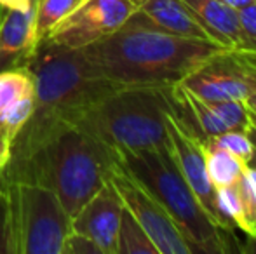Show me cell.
<instances>
[{
    "mask_svg": "<svg viewBox=\"0 0 256 254\" xmlns=\"http://www.w3.org/2000/svg\"><path fill=\"white\" fill-rule=\"evenodd\" d=\"M251 162H253V164H254V166H256V159H254V157H253V160H251Z\"/></svg>",
    "mask_w": 256,
    "mask_h": 254,
    "instance_id": "30",
    "label": "cell"
},
{
    "mask_svg": "<svg viewBox=\"0 0 256 254\" xmlns=\"http://www.w3.org/2000/svg\"><path fill=\"white\" fill-rule=\"evenodd\" d=\"M237 192H239L240 207H242L244 230L248 237L256 235V166L250 162L239 180L236 181Z\"/></svg>",
    "mask_w": 256,
    "mask_h": 254,
    "instance_id": "19",
    "label": "cell"
},
{
    "mask_svg": "<svg viewBox=\"0 0 256 254\" xmlns=\"http://www.w3.org/2000/svg\"><path fill=\"white\" fill-rule=\"evenodd\" d=\"M206 146V169H208L209 180H211L212 187H226L232 185L239 180L242 171L246 169L248 164L234 157L232 153L225 152L222 148H214V146Z\"/></svg>",
    "mask_w": 256,
    "mask_h": 254,
    "instance_id": "16",
    "label": "cell"
},
{
    "mask_svg": "<svg viewBox=\"0 0 256 254\" xmlns=\"http://www.w3.org/2000/svg\"><path fill=\"white\" fill-rule=\"evenodd\" d=\"M35 92V80L28 66L0 71V122L6 113L23 98Z\"/></svg>",
    "mask_w": 256,
    "mask_h": 254,
    "instance_id": "15",
    "label": "cell"
},
{
    "mask_svg": "<svg viewBox=\"0 0 256 254\" xmlns=\"http://www.w3.org/2000/svg\"><path fill=\"white\" fill-rule=\"evenodd\" d=\"M122 211L124 204L115 187L108 180L72 218L70 230L91 239L100 248L102 254H117V237Z\"/></svg>",
    "mask_w": 256,
    "mask_h": 254,
    "instance_id": "12",
    "label": "cell"
},
{
    "mask_svg": "<svg viewBox=\"0 0 256 254\" xmlns=\"http://www.w3.org/2000/svg\"><path fill=\"white\" fill-rule=\"evenodd\" d=\"M204 145L225 150V152L232 153L239 160H242L244 164H250L254 157V146L248 129L246 131H226L223 134L208 139Z\"/></svg>",
    "mask_w": 256,
    "mask_h": 254,
    "instance_id": "20",
    "label": "cell"
},
{
    "mask_svg": "<svg viewBox=\"0 0 256 254\" xmlns=\"http://www.w3.org/2000/svg\"><path fill=\"white\" fill-rule=\"evenodd\" d=\"M239 17L248 38L251 40V44H253L256 51V2L244 7V9H239Z\"/></svg>",
    "mask_w": 256,
    "mask_h": 254,
    "instance_id": "22",
    "label": "cell"
},
{
    "mask_svg": "<svg viewBox=\"0 0 256 254\" xmlns=\"http://www.w3.org/2000/svg\"><path fill=\"white\" fill-rule=\"evenodd\" d=\"M172 87L118 85L92 103L75 127L114 152L169 146L168 117L178 112Z\"/></svg>",
    "mask_w": 256,
    "mask_h": 254,
    "instance_id": "4",
    "label": "cell"
},
{
    "mask_svg": "<svg viewBox=\"0 0 256 254\" xmlns=\"http://www.w3.org/2000/svg\"><path fill=\"white\" fill-rule=\"evenodd\" d=\"M180 85L208 101H246L256 92V52L226 49L196 68Z\"/></svg>",
    "mask_w": 256,
    "mask_h": 254,
    "instance_id": "7",
    "label": "cell"
},
{
    "mask_svg": "<svg viewBox=\"0 0 256 254\" xmlns=\"http://www.w3.org/2000/svg\"><path fill=\"white\" fill-rule=\"evenodd\" d=\"M244 103H246L248 110H251L253 113H256V92H253V94H251Z\"/></svg>",
    "mask_w": 256,
    "mask_h": 254,
    "instance_id": "26",
    "label": "cell"
},
{
    "mask_svg": "<svg viewBox=\"0 0 256 254\" xmlns=\"http://www.w3.org/2000/svg\"><path fill=\"white\" fill-rule=\"evenodd\" d=\"M61 254H102V251L91 239L70 230L63 244V253Z\"/></svg>",
    "mask_w": 256,
    "mask_h": 254,
    "instance_id": "21",
    "label": "cell"
},
{
    "mask_svg": "<svg viewBox=\"0 0 256 254\" xmlns=\"http://www.w3.org/2000/svg\"><path fill=\"white\" fill-rule=\"evenodd\" d=\"M178 113V112H176ZM176 113H169L168 117V134H169V148L174 157L180 173L183 174L185 181L200 200L208 214L223 228L220 213L216 209L214 187L209 180L208 169H206V146L204 141L192 131ZM230 232V230H226ZM234 234V232H232Z\"/></svg>",
    "mask_w": 256,
    "mask_h": 254,
    "instance_id": "10",
    "label": "cell"
},
{
    "mask_svg": "<svg viewBox=\"0 0 256 254\" xmlns=\"http://www.w3.org/2000/svg\"><path fill=\"white\" fill-rule=\"evenodd\" d=\"M2 3H4V0H0V5H2Z\"/></svg>",
    "mask_w": 256,
    "mask_h": 254,
    "instance_id": "32",
    "label": "cell"
},
{
    "mask_svg": "<svg viewBox=\"0 0 256 254\" xmlns=\"http://www.w3.org/2000/svg\"><path fill=\"white\" fill-rule=\"evenodd\" d=\"M4 188V169H0V192Z\"/></svg>",
    "mask_w": 256,
    "mask_h": 254,
    "instance_id": "29",
    "label": "cell"
},
{
    "mask_svg": "<svg viewBox=\"0 0 256 254\" xmlns=\"http://www.w3.org/2000/svg\"><path fill=\"white\" fill-rule=\"evenodd\" d=\"M136 12L134 0H80L40 44L82 49L120 30Z\"/></svg>",
    "mask_w": 256,
    "mask_h": 254,
    "instance_id": "8",
    "label": "cell"
},
{
    "mask_svg": "<svg viewBox=\"0 0 256 254\" xmlns=\"http://www.w3.org/2000/svg\"><path fill=\"white\" fill-rule=\"evenodd\" d=\"M172 96L178 108L176 115L204 143L226 131H246L251 126L244 101H208L180 84L172 87Z\"/></svg>",
    "mask_w": 256,
    "mask_h": 254,
    "instance_id": "11",
    "label": "cell"
},
{
    "mask_svg": "<svg viewBox=\"0 0 256 254\" xmlns=\"http://www.w3.org/2000/svg\"><path fill=\"white\" fill-rule=\"evenodd\" d=\"M10 150H12V138L7 131L0 129V169H4L9 164Z\"/></svg>",
    "mask_w": 256,
    "mask_h": 254,
    "instance_id": "23",
    "label": "cell"
},
{
    "mask_svg": "<svg viewBox=\"0 0 256 254\" xmlns=\"http://www.w3.org/2000/svg\"><path fill=\"white\" fill-rule=\"evenodd\" d=\"M115 169V152L72 126L40 145L32 155L4 167V181H26L49 188L72 218Z\"/></svg>",
    "mask_w": 256,
    "mask_h": 254,
    "instance_id": "3",
    "label": "cell"
},
{
    "mask_svg": "<svg viewBox=\"0 0 256 254\" xmlns=\"http://www.w3.org/2000/svg\"><path fill=\"white\" fill-rule=\"evenodd\" d=\"M37 47L35 9L0 7V71L26 66Z\"/></svg>",
    "mask_w": 256,
    "mask_h": 254,
    "instance_id": "13",
    "label": "cell"
},
{
    "mask_svg": "<svg viewBox=\"0 0 256 254\" xmlns=\"http://www.w3.org/2000/svg\"><path fill=\"white\" fill-rule=\"evenodd\" d=\"M78 3H80V0H37V5H35V33H37L38 44Z\"/></svg>",
    "mask_w": 256,
    "mask_h": 254,
    "instance_id": "18",
    "label": "cell"
},
{
    "mask_svg": "<svg viewBox=\"0 0 256 254\" xmlns=\"http://www.w3.org/2000/svg\"><path fill=\"white\" fill-rule=\"evenodd\" d=\"M108 180L115 187L124 207L146 232L158 254H196L171 214L134 178L115 164Z\"/></svg>",
    "mask_w": 256,
    "mask_h": 254,
    "instance_id": "9",
    "label": "cell"
},
{
    "mask_svg": "<svg viewBox=\"0 0 256 254\" xmlns=\"http://www.w3.org/2000/svg\"><path fill=\"white\" fill-rule=\"evenodd\" d=\"M194 10L199 21L223 45L239 51L256 52L240 24L239 10L220 0H183Z\"/></svg>",
    "mask_w": 256,
    "mask_h": 254,
    "instance_id": "14",
    "label": "cell"
},
{
    "mask_svg": "<svg viewBox=\"0 0 256 254\" xmlns=\"http://www.w3.org/2000/svg\"><path fill=\"white\" fill-rule=\"evenodd\" d=\"M248 131H250V136H251V141H253V146H254V159H256V131L253 127L250 126V129H248Z\"/></svg>",
    "mask_w": 256,
    "mask_h": 254,
    "instance_id": "27",
    "label": "cell"
},
{
    "mask_svg": "<svg viewBox=\"0 0 256 254\" xmlns=\"http://www.w3.org/2000/svg\"><path fill=\"white\" fill-rule=\"evenodd\" d=\"M115 164L145 187L171 214L196 254H225L232 251L230 237L212 220L185 181L169 146L134 152H115Z\"/></svg>",
    "mask_w": 256,
    "mask_h": 254,
    "instance_id": "5",
    "label": "cell"
},
{
    "mask_svg": "<svg viewBox=\"0 0 256 254\" xmlns=\"http://www.w3.org/2000/svg\"><path fill=\"white\" fill-rule=\"evenodd\" d=\"M250 124H251V127L256 131V113H253L251 110H250Z\"/></svg>",
    "mask_w": 256,
    "mask_h": 254,
    "instance_id": "28",
    "label": "cell"
},
{
    "mask_svg": "<svg viewBox=\"0 0 256 254\" xmlns=\"http://www.w3.org/2000/svg\"><path fill=\"white\" fill-rule=\"evenodd\" d=\"M12 254H61L72 216L46 187L26 181H4Z\"/></svg>",
    "mask_w": 256,
    "mask_h": 254,
    "instance_id": "6",
    "label": "cell"
},
{
    "mask_svg": "<svg viewBox=\"0 0 256 254\" xmlns=\"http://www.w3.org/2000/svg\"><path fill=\"white\" fill-rule=\"evenodd\" d=\"M239 251L246 253V254H256V235H254V237H248L246 244L240 246Z\"/></svg>",
    "mask_w": 256,
    "mask_h": 254,
    "instance_id": "25",
    "label": "cell"
},
{
    "mask_svg": "<svg viewBox=\"0 0 256 254\" xmlns=\"http://www.w3.org/2000/svg\"><path fill=\"white\" fill-rule=\"evenodd\" d=\"M226 49L232 47L126 23L115 33L77 51L96 73L117 85L172 87Z\"/></svg>",
    "mask_w": 256,
    "mask_h": 254,
    "instance_id": "1",
    "label": "cell"
},
{
    "mask_svg": "<svg viewBox=\"0 0 256 254\" xmlns=\"http://www.w3.org/2000/svg\"><path fill=\"white\" fill-rule=\"evenodd\" d=\"M35 80V108L12 141L9 162H20L66 127L100 98L118 87L96 73L77 49L38 44L28 61Z\"/></svg>",
    "mask_w": 256,
    "mask_h": 254,
    "instance_id": "2",
    "label": "cell"
},
{
    "mask_svg": "<svg viewBox=\"0 0 256 254\" xmlns=\"http://www.w3.org/2000/svg\"><path fill=\"white\" fill-rule=\"evenodd\" d=\"M117 254H158L142 225L124 207L117 237Z\"/></svg>",
    "mask_w": 256,
    "mask_h": 254,
    "instance_id": "17",
    "label": "cell"
},
{
    "mask_svg": "<svg viewBox=\"0 0 256 254\" xmlns=\"http://www.w3.org/2000/svg\"><path fill=\"white\" fill-rule=\"evenodd\" d=\"M220 2H223V3H226V5H230V7H234V9H244V7H248V5H251V3H254L256 0H220Z\"/></svg>",
    "mask_w": 256,
    "mask_h": 254,
    "instance_id": "24",
    "label": "cell"
},
{
    "mask_svg": "<svg viewBox=\"0 0 256 254\" xmlns=\"http://www.w3.org/2000/svg\"><path fill=\"white\" fill-rule=\"evenodd\" d=\"M34 5H37V0H34Z\"/></svg>",
    "mask_w": 256,
    "mask_h": 254,
    "instance_id": "31",
    "label": "cell"
}]
</instances>
